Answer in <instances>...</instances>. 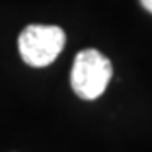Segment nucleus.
<instances>
[{
  "label": "nucleus",
  "mask_w": 152,
  "mask_h": 152,
  "mask_svg": "<svg viewBox=\"0 0 152 152\" xmlns=\"http://www.w3.org/2000/svg\"><path fill=\"white\" fill-rule=\"evenodd\" d=\"M111 80V63L96 49H84L74 57L70 84L82 99H96L105 92Z\"/></svg>",
  "instance_id": "obj_1"
},
{
  "label": "nucleus",
  "mask_w": 152,
  "mask_h": 152,
  "mask_svg": "<svg viewBox=\"0 0 152 152\" xmlns=\"http://www.w3.org/2000/svg\"><path fill=\"white\" fill-rule=\"evenodd\" d=\"M20 55L29 66H47L64 47V31L58 26H27L18 39Z\"/></svg>",
  "instance_id": "obj_2"
},
{
  "label": "nucleus",
  "mask_w": 152,
  "mask_h": 152,
  "mask_svg": "<svg viewBox=\"0 0 152 152\" xmlns=\"http://www.w3.org/2000/svg\"><path fill=\"white\" fill-rule=\"evenodd\" d=\"M140 4H142V6H144V8H146V10H148V12H150V14H152V0H140Z\"/></svg>",
  "instance_id": "obj_3"
}]
</instances>
